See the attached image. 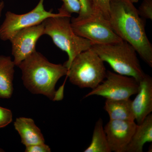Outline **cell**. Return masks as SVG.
<instances>
[{"label": "cell", "mask_w": 152, "mask_h": 152, "mask_svg": "<svg viewBox=\"0 0 152 152\" xmlns=\"http://www.w3.org/2000/svg\"><path fill=\"white\" fill-rule=\"evenodd\" d=\"M108 20L118 37L135 49L137 53L152 67V46L147 37L143 19L129 0H110Z\"/></svg>", "instance_id": "6da1fadb"}, {"label": "cell", "mask_w": 152, "mask_h": 152, "mask_svg": "<svg viewBox=\"0 0 152 152\" xmlns=\"http://www.w3.org/2000/svg\"><path fill=\"white\" fill-rule=\"evenodd\" d=\"M18 66L21 70L24 85L31 93L43 95L52 100L57 82L67 75L68 70L64 65L50 62L37 50Z\"/></svg>", "instance_id": "7a4b0ae2"}, {"label": "cell", "mask_w": 152, "mask_h": 152, "mask_svg": "<svg viewBox=\"0 0 152 152\" xmlns=\"http://www.w3.org/2000/svg\"><path fill=\"white\" fill-rule=\"evenodd\" d=\"M71 15L50 17L44 20V35L50 37L58 48L66 52L68 59L64 64L69 68L72 62L79 54L91 48L94 43L77 35L72 28Z\"/></svg>", "instance_id": "3957f363"}, {"label": "cell", "mask_w": 152, "mask_h": 152, "mask_svg": "<svg viewBox=\"0 0 152 152\" xmlns=\"http://www.w3.org/2000/svg\"><path fill=\"white\" fill-rule=\"evenodd\" d=\"M91 48L117 73L132 77L139 82L145 75L135 49L126 41L114 44H94Z\"/></svg>", "instance_id": "277c9868"}, {"label": "cell", "mask_w": 152, "mask_h": 152, "mask_svg": "<svg viewBox=\"0 0 152 152\" xmlns=\"http://www.w3.org/2000/svg\"><path fill=\"white\" fill-rule=\"evenodd\" d=\"M107 72L103 61L90 48L75 58L66 76L72 84L79 88L94 89L104 80Z\"/></svg>", "instance_id": "5b68a950"}, {"label": "cell", "mask_w": 152, "mask_h": 152, "mask_svg": "<svg viewBox=\"0 0 152 152\" xmlns=\"http://www.w3.org/2000/svg\"><path fill=\"white\" fill-rule=\"evenodd\" d=\"M71 24L76 34L94 44H114L123 40L112 29L108 19L99 11L94 10L83 18H71Z\"/></svg>", "instance_id": "8992f818"}, {"label": "cell", "mask_w": 152, "mask_h": 152, "mask_svg": "<svg viewBox=\"0 0 152 152\" xmlns=\"http://www.w3.org/2000/svg\"><path fill=\"white\" fill-rule=\"evenodd\" d=\"M44 1L39 0L35 7L27 13L18 15L10 11L7 12L5 18L0 26V39L4 41L10 40L20 30L39 24L50 17L71 15L63 5L58 9V13H53L52 11L46 10L44 7Z\"/></svg>", "instance_id": "52a82bcc"}, {"label": "cell", "mask_w": 152, "mask_h": 152, "mask_svg": "<svg viewBox=\"0 0 152 152\" xmlns=\"http://www.w3.org/2000/svg\"><path fill=\"white\" fill-rule=\"evenodd\" d=\"M139 82L132 77L107 71L104 80L84 98L92 96L113 100L126 99L138 92Z\"/></svg>", "instance_id": "ba28073f"}, {"label": "cell", "mask_w": 152, "mask_h": 152, "mask_svg": "<svg viewBox=\"0 0 152 152\" xmlns=\"http://www.w3.org/2000/svg\"><path fill=\"white\" fill-rule=\"evenodd\" d=\"M43 23L19 31L12 37L10 42L12 44V53L14 62L18 66L25 59L36 51L37 42L44 35Z\"/></svg>", "instance_id": "9c48e42d"}, {"label": "cell", "mask_w": 152, "mask_h": 152, "mask_svg": "<svg viewBox=\"0 0 152 152\" xmlns=\"http://www.w3.org/2000/svg\"><path fill=\"white\" fill-rule=\"evenodd\" d=\"M137 125L135 121L110 120L104 129L111 151L125 152Z\"/></svg>", "instance_id": "30bf717a"}, {"label": "cell", "mask_w": 152, "mask_h": 152, "mask_svg": "<svg viewBox=\"0 0 152 152\" xmlns=\"http://www.w3.org/2000/svg\"><path fill=\"white\" fill-rule=\"evenodd\" d=\"M136 97L132 100V107L137 124H140L152 111V78L145 74L139 82Z\"/></svg>", "instance_id": "8fae6325"}, {"label": "cell", "mask_w": 152, "mask_h": 152, "mask_svg": "<svg viewBox=\"0 0 152 152\" xmlns=\"http://www.w3.org/2000/svg\"><path fill=\"white\" fill-rule=\"evenodd\" d=\"M15 129L18 132L21 142L26 147L45 142L44 136L34 120L30 118H18L14 123Z\"/></svg>", "instance_id": "7c38bea8"}, {"label": "cell", "mask_w": 152, "mask_h": 152, "mask_svg": "<svg viewBox=\"0 0 152 152\" xmlns=\"http://www.w3.org/2000/svg\"><path fill=\"white\" fill-rule=\"evenodd\" d=\"M152 142V115L137 124L125 152H142L145 144Z\"/></svg>", "instance_id": "4fadbf2b"}, {"label": "cell", "mask_w": 152, "mask_h": 152, "mask_svg": "<svg viewBox=\"0 0 152 152\" xmlns=\"http://www.w3.org/2000/svg\"><path fill=\"white\" fill-rule=\"evenodd\" d=\"M107 113L110 120L135 121L134 115L132 107V100L106 99L104 107Z\"/></svg>", "instance_id": "5bb4252c"}, {"label": "cell", "mask_w": 152, "mask_h": 152, "mask_svg": "<svg viewBox=\"0 0 152 152\" xmlns=\"http://www.w3.org/2000/svg\"><path fill=\"white\" fill-rule=\"evenodd\" d=\"M15 66L10 57L0 56V98L9 99L12 96Z\"/></svg>", "instance_id": "9a60e30c"}, {"label": "cell", "mask_w": 152, "mask_h": 152, "mask_svg": "<svg viewBox=\"0 0 152 152\" xmlns=\"http://www.w3.org/2000/svg\"><path fill=\"white\" fill-rule=\"evenodd\" d=\"M84 152H111L104 129L103 122L100 118L96 123L91 142Z\"/></svg>", "instance_id": "2e32d148"}, {"label": "cell", "mask_w": 152, "mask_h": 152, "mask_svg": "<svg viewBox=\"0 0 152 152\" xmlns=\"http://www.w3.org/2000/svg\"><path fill=\"white\" fill-rule=\"evenodd\" d=\"M139 15L143 19L152 20V0H143L137 10Z\"/></svg>", "instance_id": "e0dca14e"}, {"label": "cell", "mask_w": 152, "mask_h": 152, "mask_svg": "<svg viewBox=\"0 0 152 152\" xmlns=\"http://www.w3.org/2000/svg\"><path fill=\"white\" fill-rule=\"evenodd\" d=\"M94 10L99 11L108 19L110 0H92Z\"/></svg>", "instance_id": "ac0fdd59"}, {"label": "cell", "mask_w": 152, "mask_h": 152, "mask_svg": "<svg viewBox=\"0 0 152 152\" xmlns=\"http://www.w3.org/2000/svg\"><path fill=\"white\" fill-rule=\"evenodd\" d=\"M81 6L80 11L77 18H83L89 16L94 12L92 0H79Z\"/></svg>", "instance_id": "d6986e66"}, {"label": "cell", "mask_w": 152, "mask_h": 152, "mask_svg": "<svg viewBox=\"0 0 152 152\" xmlns=\"http://www.w3.org/2000/svg\"><path fill=\"white\" fill-rule=\"evenodd\" d=\"M63 2V7L67 12L70 14L75 13L79 14L81 6L79 0H61Z\"/></svg>", "instance_id": "ffe728a7"}, {"label": "cell", "mask_w": 152, "mask_h": 152, "mask_svg": "<svg viewBox=\"0 0 152 152\" xmlns=\"http://www.w3.org/2000/svg\"><path fill=\"white\" fill-rule=\"evenodd\" d=\"M12 114L9 109L0 107V129L5 127L12 122Z\"/></svg>", "instance_id": "44dd1931"}, {"label": "cell", "mask_w": 152, "mask_h": 152, "mask_svg": "<svg viewBox=\"0 0 152 152\" xmlns=\"http://www.w3.org/2000/svg\"><path fill=\"white\" fill-rule=\"evenodd\" d=\"M26 152H50L51 149L48 145L44 143L36 144L26 147Z\"/></svg>", "instance_id": "7402d4cb"}, {"label": "cell", "mask_w": 152, "mask_h": 152, "mask_svg": "<svg viewBox=\"0 0 152 152\" xmlns=\"http://www.w3.org/2000/svg\"><path fill=\"white\" fill-rule=\"evenodd\" d=\"M65 83L62 86L59 88L58 89L57 91H56L55 93L54 96L53 101H61L64 98V86Z\"/></svg>", "instance_id": "603a6c76"}, {"label": "cell", "mask_w": 152, "mask_h": 152, "mask_svg": "<svg viewBox=\"0 0 152 152\" xmlns=\"http://www.w3.org/2000/svg\"><path fill=\"white\" fill-rule=\"evenodd\" d=\"M5 4L3 1H0V18L1 16L3 10L4 8Z\"/></svg>", "instance_id": "cb8c5ba5"}, {"label": "cell", "mask_w": 152, "mask_h": 152, "mask_svg": "<svg viewBox=\"0 0 152 152\" xmlns=\"http://www.w3.org/2000/svg\"><path fill=\"white\" fill-rule=\"evenodd\" d=\"M129 1L134 4V3H137L139 0H129Z\"/></svg>", "instance_id": "d4e9b609"}]
</instances>
